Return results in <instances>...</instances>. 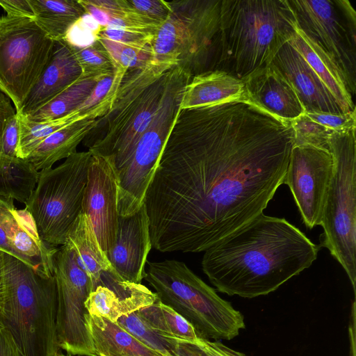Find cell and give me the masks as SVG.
<instances>
[{
	"label": "cell",
	"mask_w": 356,
	"mask_h": 356,
	"mask_svg": "<svg viewBox=\"0 0 356 356\" xmlns=\"http://www.w3.org/2000/svg\"><path fill=\"white\" fill-rule=\"evenodd\" d=\"M293 129L243 102L181 109L145 197L152 246L200 252L264 212Z\"/></svg>",
	"instance_id": "cell-1"
},
{
	"label": "cell",
	"mask_w": 356,
	"mask_h": 356,
	"mask_svg": "<svg viewBox=\"0 0 356 356\" xmlns=\"http://www.w3.org/2000/svg\"><path fill=\"white\" fill-rule=\"evenodd\" d=\"M319 247L285 218L262 213L204 251L202 268L218 291L253 298L309 268Z\"/></svg>",
	"instance_id": "cell-2"
},
{
	"label": "cell",
	"mask_w": 356,
	"mask_h": 356,
	"mask_svg": "<svg viewBox=\"0 0 356 356\" xmlns=\"http://www.w3.org/2000/svg\"><path fill=\"white\" fill-rule=\"evenodd\" d=\"M296 29L287 0H221L216 70L243 81L268 65Z\"/></svg>",
	"instance_id": "cell-3"
},
{
	"label": "cell",
	"mask_w": 356,
	"mask_h": 356,
	"mask_svg": "<svg viewBox=\"0 0 356 356\" xmlns=\"http://www.w3.org/2000/svg\"><path fill=\"white\" fill-rule=\"evenodd\" d=\"M57 290L47 276L3 252L0 270V324L12 335L21 356H53L56 335Z\"/></svg>",
	"instance_id": "cell-4"
},
{
	"label": "cell",
	"mask_w": 356,
	"mask_h": 356,
	"mask_svg": "<svg viewBox=\"0 0 356 356\" xmlns=\"http://www.w3.org/2000/svg\"><path fill=\"white\" fill-rule=\"evenodd\" d=\"M152 43V63L192 77L215 70L220 51L221 0H175Z\"/></svg>",
	"instance_id": "cell-5"
},
{
	"label": "cell",
	"mask_w": 356,
	"mask_h": 356,
	"mask_svg": "<svg viewBox=\"0 0 356 356\" xmlns=\"http://www.w3.org/2000/svg\"><path fill=\"white\" fill-rule=\"evenodd\" d=\"M147 262L145 279L158 300L186 320L200 338L230 340L245 328L243 314L184 262L174 259Z\"/></svg>",
	"instance_id": "cell-6"
},
{
	"label": "cell",
	"mask_w": 356,
	"mask_h": 356,
	"mask_svg": "<svg viewBox=\"0 0 356 356\" xmlns=\"http://www.w3.org/2000/svg\"><path fill=\"white\" fill-rule=\"evenodd\" d=\"M168 71L151 62L143 68L128 71L112 108L97 118V127L102 124L107 127L104 134L88 146V151L108 159L115 172L131 157L156 113Z\"/></svg>",
	"instance_id": "cell-7"
},
{
	"label": "cell",
	"mask_w": 356,
	"mask_h": 356,
	"mask_svg": "<svg viewBox=\"0 0 356 356\" xmlns=\"http://www.w3.org/2000/svg\"><path fill=\"white\" fill-rule=\"evenodd\" d=\"M356 143L355 127L333 131L328 148L333 170L327 192L321 226V246L345 270L356 291Z\"/></svg>",
	"instance_id": "cell-8"
},
{
	"label": "cell",
	"mask_w": 356,
	"mask_h": 356,
	"mask_svg": "<svg viewBox=\"0 0 356 356\" xmlns=\"http://www.w3.org/2000/svg\"><path fill=\"white\" fill-rule=\"evenodd\" d=\"M90 152H76L54 168L39 171L36 186L25 204L39 236L47 243L63 245L82 212Z\"/></svg>",
	"instance_id": "cell-9"
},
{
	"label": "cell",
	"mask_w": 356,
	"mask_h": 356,
	"mask_svg": "<svg viewBox=\"0 0 356 356\" xmlns=\"http://www.w3.org/2000/svg\"><path fill=\"white\" fill-rule=\"evenodd\" d=\"M54 41L33 18L0 17V91L19 113L48 63Z\"/></svg>",
	"instance_id": "cell-10"
},
{
	"label": "cell",
	"mask_w": 356,
	"mask_h": 356,
	"mask_svg": "<svg viewBox=\"0 0 356 356\" xmlns=\"http://www.w3.org/2000/svg\"><path fill=\"white\" fill-rule=\"evenodd\" d=\"M297 28L341 73L348 92L356 90V12L348 0H287Z\"/></svg>",
	"instance_id": "cell-11"
},
{
	"label": "cell",
	"mask_w": 356,
	"mask_h": 356,
	"mask_svg": "<svg viewBox=\"0 0 356 356\" xmlns=\"http://www.w3.org/2000/svg\"><path fill=\"white\" fill-rule=\"evenodd\" d=\"M56 283V335L60 348L69 355L97 356L86 327L85 302L92 291L87 274L65 245L54 257Z\"/></svg>",
	"instance_id": "cell-12"
},
{
	"label": "cell",
	"mask_w": 356,
	"mask_h": 356,
	"mask_svg": "<svg viewBox=\"0 0 356 356\" xmlns=\"http://www.w3.org/2000/svg\"><path fill=\"white\" fill-rule=\"evenodd\" d=\"M332 170L329 149L293 146L284 184L290 188L302 221L309 229L321 225Z\"/></svg>",
	"instance_id": "cell-13"
},
{
	"label": "cell",
	"mask_w": 356,
	"mask_h": 356,
	"mask_svg": "<svg viewBox=\"0 0 356 356\" xmlns=\"http://www.w3.org/2000/svg\"><path fill=\"white\" fill-rule=\"evenodd\" d=\"M82 213L87 217L102 250L107 256L115 241L120 215L117 207L115 171L105 157L92 154Z\"/></svg>",
	"instance_id": "cell-14"
},
{
	"label": "cell",
	"mask_w": 356,
	"mask_h": 356,
	"mask_svg": "<svg viewBox=\"0 0 356 356\" xmlns=\"http://www.w3.org/2000/svg\"><path fill=\"white\" fill-rule=\"evenodd\" d=\"M152 248L149 218L143 204L133 215L120 216L115 241L107 258L122 280L141 284Z\"/></svg>",
	"instance_id": "cell-15"
},
{
	"label": "cell",
	"mask_w": 356,
	"mask_h": 356,
	"mask_svg": "<svg viewBox=\"0 0 356 356\" xmlns=\"http://www.w3.org/2000/svg\"><path fill=\"white\" fill-rule=\"evenodd\" d=\"M295 90L305 113H346L300 54L284 44L270 63Z\"/></svg>",
	"instance_id": "cell-16"
},
{
	"label": "cell",
	"mask_w": 356,
	"mask_h": 356,
	"mask_svg": "<svg viewBox=\"0 0 356 356\" xmlns=\"http://www.w3.org/2000/svg\"><path fill=\"white\" fill-rule=\"evenodd\" d=\"M247 103L284 121L305 113L292 86L271 64L261 67L243 80Z\"/></svg>",
	"instance_id": "cell-17"
},
{
	"label": "cell",
	"mask_w": 356,
	"mask_h": 356,
	"mask_svg": "<svg viewBox=\"0 0 356 356\" xmlns=\"http://www.w3.org/2000/svg\"><path fill=\"white\" fill-rule=\"evenodd\" d=\"M81 75L72 52L62 41L54 42L49 60L24 103L19 114L30 115L55 98Z\"/></svg>",
	"instance_id": "cell-18"
},
{
	"label": "cell",
	"mask_w": 356,
	"mask_h": 356,
	"mask_svg": "<svg viewBox=\"0 0 356 356\" xmlns=\"http://www.w3.org/2000/svg\"><path fill=\"white\" fill-rule=\"evenodd\" d=\"M6 231L10 254L47 276L54 275V257L58 248L40 238L26 209H14Z\"/></svg>",
	"instance_id": "cell-19"
},
{
	"label": "cell",
	"mask_w": 356,
	"mask_h": 356,
	"mask_svg": "<svg viewBox=\"0 0 356 356\" xmlns=\"http://www.w3.org/2000/svg\"><path fill=\"white\" fill-rule=\"evenodd\" d=\"M231 102L247 103L244 83L225 72L215 70L191 78L185 86L181 109Z\"/></svg>",
	"instance_id": "cell-20"
},
{
	"label": "cell",
	"mask_w": 356,
	"mask_h": 356,
	"mask_svg": "<svg viewBox=\"0 0 356 356\" xmlns=\"http://www.w3.org/2000/svg\"><path fill=\"white\" fill-rule=\"evenodd\" d=\"M158 300L156 293L142 284L127 282L117 290L97 286L88 295L86 308L88 314L117 322Z\"/></svg>",
	"instance_id": "cell-21"
},
{
	"label": "cell",
	"mask_w": 356,
	"mask_h": 356,
	"mask_svg": "<svg viewBox=\"0 0 356 356\" xmlns=\"http://www.w3.org/2000/svg\"><path fill=\"white\" fill-rule=\"evenodd\" d=\"M64 245L72 251L78 265L90 278L92 291L106 274L116 273L82 212L70 229Z\"/></svg>",
	"instance_id": "cell-22"
},
{
	"label": "cell",
	"mask_w": 356,
	"mask_h": 356,
	"mask_svg": "<svg viewBox=\"0 0 356 356\" xmlns=\"http://www.w3.org/2000/svg\"><path fill=\"white\" fill-rule=\"evenodd\" d=\"M86 327L97 356H164L144 345L117 322L88 313Z\"/></svg>",
	"instance_id": "cell-23"
},
{
	"label": "cell",
	"mask_w": 356,
	"mask_h": 356,
	"mask_svg": "<svg viewBox=\"0 0 356 356\" xmlns=\"http://www.w3.org/2000/svg\"><path fill=\"white\" fill-rule=\"evenodd\" d=\"M97 118L78 120L46 138L26 159L38 170L52 168L57 161L76 152V147L97 125Z\"/></svg>",
	"instance_id": "cell-24"
},
{
	"label": "cell",
	"mask_w": 356,
	"mask_h": 356,
	"mask_svg": "<svg viewBox=\"0 0 356 356\" xmlns=\"http://www.w3.org/2000/svg\"><path fill=\"white\" fill-rule=\"evenodd\" d=\"M289 42L329 89L343 111H355L354 99L348 92L342 76L331 59L298 28Z\"/></svg>",
	"instance_id": "cell-25"
},
{
	"label": "cell",
	"mask_w": 356,
	"mask_h": 356,
	"mask_svg": "<svg viewBox=\"0 0 356 356\" xmlns=\"http://www.w3.org/2000/svg\"><path fill=\"white\" fill-rule=\"evenodd\" d=\"M114 102V98H109L86 114L76 110L62 118L47 121H33L22 114L16 113L19 124L17 157L26 159L46 138L70 124L85 118H99L105 115Z\"/></svg>",
	"instance_id": "cell-26"
},
{
	"label": "cell",
	"mask_w": 356,
	"mask_h": 356,
	"mask_svg": "<svg viewBox=\"0 0 356 356\" xmlns=\"http://www.w3.org/2000/svg\"><path fill=\"white\" fill-rule=\"evenodd\" d=\"M33 19L54 42L63 39L69 29L86 13L78 0H29Z\"/></svg>",
	"instance_id": "cell-27"
},
{
	"label": "cell",
	"mask_w": 356,
	"mask_h": 356,
	"mask_svg": "<svg viewBox=\"0 0 356 356\" xmlns=\"http://www.w3.org/2000/svg\"><path fill=\"white\" fill-rule=\"evenodd\" d=\"M136 313L147 325L164 337L193 343L200 338L186 320L159 300Z\"/></svg>",
	"instance_id": "cell-28"
},
{
	"label": "cell",
	"mask_w": 356,
	"mask_h": 356,
	"mask_svg": "<svg viewBox=\"0 0 356 356\" xmlns=\"http://www.w3.org/2000/svg\"><path fill=\"white\" fill-rule=\"evenodd\" d=\"M99 80L80 76L51 102L26 117L38 122L54 120L70 114L76 111L89 97Z\"/></svg>",
	"instance_id": "cell-29"
},
{
	"label": "cell",
	"mask_w": 356,
	"mask_h": 356,
	"mask_svg": "<svg viewBox=\"0 0 356 356\" xmlns=\"http://www.w3.org/2000/svg\"><path fill=\"white\" fill-rule=\"evenodd\" d=\"M117 323L148 348L164 356H177L178 341L154 330L136 312L122 316Z\"/></svg>",
	"instance_id": "cell-30"
},
{
	"label": "cell",
	"mask_w": 356,
	"mask_h": 356,
	"mask_svg": "<svg viewBox=\"0 0 356 356\" xmlns=\"http://www.w3.org/2000/svg\"><path fill=\"white\" fill-rule=\"evenodd\" d=\"M68 48L81 67V77L100 79L115 73L113 60L98 40L86 47Z\"/></svg>",
	"instance_id": "cell-31"
},
{
	"label": "cell",
	"mask_w": 356,
	"mask_h": 356,
	"mask_svg": "<svg viewBox=\"0 0 356 356\" xmlns=\"http://www.w3.org/2000/svg\"><path fill=\"white\" fill-rule=\"evenodd\" d=\"M98 40L108 51L115 68L127 72L143 68L152 60L153 53L151 45L144 47H134L101 36H99Z\"/></svg>",
	"instance_id": "cell-32"
},
{
	"label": "cell",
	"mask_w": 356,
	"mask_h": 356,
	"mask_svg": "<svg viewBox=\"0 0 356 356\" xmlns=\"http://www.w3.org/2000/svg\"><path fill=\"white\" fill-rule=\"evenodd\" d=\"M293 129V145H312L328 148V139L333 132L312 120L304 113L290 121Z\"/></svg>",
	"instance_id": "cell-33"
},
{
	"label": "cell",
	"mask_w": 356,
	"mask_h": 356,
	"mask_svg": "<svg viewBox=\"0 0 356 356\" xmlns=\"http://www.w3.org/2000/svg\"><path fill=\"white\" fill-rule=\"evenodd\" d=\"M102 29L91 15L85 13L69 29L62 41L69 47H86L98 40Z\"/></svg>",
	"instance_id": "cell-34"
},
{
	"label": "cell",
	"mask_w": 356,
	"mask_h": 356,
	"mask_svg": "<svg viewBox=\"0 0 356 356\" xmlns=\"http://www.w3.org/2000/svg\"><path fill=\"white\" fill-rule=\"evenodd\" d=\"M128 2L148 24L158 29L171 10L169 1L164 0H128Z\"/></svg>",
	"instance_id": "cell-35"
},
{
	"label": "cell",
	"mask_w": 356,
	"mask_h": 356,
	"mask_svg": "<svg viewBox=\"0 0 356 356\" xmlns=\"http://www.w3.org/2000/svg\"><path fill=\"white\" fill-rule=\"evenodd\" d=\"M99 36L124 44L144 47L152 45L155 35L117 28L105 27L102 29Z\"/></svg>",
	"instance_id": "cell-36"
},
{
	"label": "cell",
	"mask_w": 356,
	"mask_h": 356,
	"mask_svg": "<svg viewBox=\"0 0 356 356\" xmlns=\"http://www.w3.org/2000/svg\"><path fill=\"white\" fill-rule=\"evenodd\" d=\"M308 118L332 131H340L355 127V111L342 114L305 113Z\"/></svg>",
	"instance_id": "cell-37"
},
{
	"label": "cell",
	"mask_w": 356,
	"mask_h": 356,
	"mask_svg": "<svg viewBox=\"0 0 356 356\" xmlns=\"http://www.w3.org/2000/svg\"><path fill=\"white\" fill-rule=\"evenodd\" d=\"M19 140V124L17 115L8 121L3 131L0 147V159L17 158V150Z\"/></svg>",
	"instance_id": "cell-38"
},
{
	"label": "cell",
	"mask_w": 356,
	"mask_h": 356,
	"mask_svg": "<svg viewBox=\"0 0 356 356\" xmlns=\"http://www.w3.org/2000/svg\"><path fill=\"white\" fill-rule=\"evenodd\" d=\"M15 209L14 199L8 193L0 191V249L10 254L7 240V225Z\"/></svg>",
	"instance_id": "cell-39"
},
{
	"label": "cell",
	"mask_w": 356,
	"mask_h": 356,
	"mask_svg": "<svg viewBox=\"0 0 356 356\" xmlns=\"http://www.w3.org/2000/svg\"><path fill=\"white\" fill-rule=\"evenodd\" d=\"M209 356H248L222 343L220 340L211 341L199 338L196 342Z\"/></svg>",
	"instance_id": "cell-40"
},
{
	"label": "cell",
	"mask_w": 356,
	"mask_h": 356,
	"mask_svg": "<svg viewBox=\"0 0 356 356\" xmlns=\"http://www.w3.org/2000/svg\"><path fill=\"white\" fill-rule=\"evenodd\" d=\"M0 6L8 15L33 17L29 0H0Z\"/></svg>",
	"instance_id": "cell-41"
},
{
	"label": "cell",
	"mask_w": 356,
	"mask_h": 356,
	"mask_svg": "<svg viewBox=\"0 0 356 356\" xmlns=\"http://www.w3.org/2000/svg\"><path fill=\"white\" fill-rule=\"evenodd\" d=\"M0 356H21L10 333L0 324Z\"/></svg>",
	"instance_id": "cell-42"
},
{
	"label": "cell",
	"mask_w": 356,
	"mask_h": 356,
	"mask_svg": "<svg viewBox=\"0 0 356 356\" xmlns=\"http://www.w3.org/2000/svg\"><path fill=\"white\" fill-rule=\"evenodd\" d=\"M16 114L15 109L10 103V99L0 92V147L2 136L9 119Z\"/></svg>",
	"instance_id": "cell-43"
},
{
	"label": "cell",
	"mask_w": 356,
	"mask_h": 356,
	"mask_svg": "<svg viewBox=\"0 0 356 356\" xmlns=\"http://www.w3.org/2000/svg\"><path fill=\"white\" fill-rule=\"evenodd\" d=\"M177 356H209L196 343L178 341Z\"/></svg>",
	"instance_id": "cell-44"
},
{
	"label": "cell",
	"mask_w": 356,
	"mask_h": 356,
	"mask_svg": "<svg viewBox=\"0 0 356 356\" xmlns=\"http://www.w3.org/2000/svg\"><path fill=\"white\" fill-rule=\"evenodd\" d=\"M11 173L12 169L10 167H6L3 172L0 171V191L8 193L10 195L12 192Z\"/></svg>",
	"instance_id": "cell-45"
},
{
	"label": "cell",
	"mask_w": 356,
	"mask_h": 356,
	"mask_svg": "<svg viewBox=\"0 0 356 356\" xmlns=\"http://www.w3.org/2000/svg\"><path fill=\"white\" fill-rule=\"evenodd\" d=\"M3 252V251L0 249V270H1V259H2Z\"/></svg>",
	"instance_id": "cell-46"
}]
</instances>
